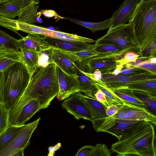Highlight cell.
Listing matches in <instances>:
<instances>
[{"label": "cell", "mask_w": 156, "mask_h": 156, "mask_svg": "<svg viewBox=\"0 0 156 156\" xmlns=\"http://www.w3.org/2000/svg\"><path fill=\"white\" fill-rule=\"evenodd\" d=\"M141 0H125L119 8L112 13L113 26L126 24L129 22L138 5Z\"/></svg>", "instance_id": "cell-15"}, {"label": "cell", "mask_w": 156, "mask_h": 156, "mask_svg": "<svg viewBox=\"0 0 156 156\" xmlns=\"http://www.w3.org/2000/svg\"><path fill=\"white\" fill-rule=\"evenodd\" d=\"M156 79V73L150 72L133 75H115L110 73L102 74V81L110 89L119 87L141 80Z\"/></svg>", "instance_id": "cell-8"}, {"label": "cell", "mask_w": 156, "mask_h": 156, "mask_svg": "<svg viewBox=\"0 0 156 156\" xmlns=\"http://www.w3.org/2000/svg\"><path fill=\"white\" fill-rule=\"evenodd\" d=\"M135 66L142 68L150 72L156 73V64L150 63L146 60Z\"/></svg>", "instance_id": "cell-42"}, {"label": "cell", "mask_w": 156, "mask_h": 156, "mask_svg": "<svg viewBox=\"0 0 156 156\" xmlns=\"http://www.w3.org/2000/svg\"><path fill=\"white\" fill-rule=\"evenodd\" d=\"M17 40L0 29V44L2 46L11 51H17L19 49Z\"/></svg>", "instance_id": "cell-34"}, {"label": "cell", "mask_w": 156, "mask_h": 156, "mask_svg": "<svg viewBox=\"0 0 156 156\" xmlns=\"http://www.w3.org/2000/svg\"><path fill=\"white\" fill-rule=\"evenodd\" d=\"M119 87L142 91L156 96V79L134 82Z\"/></svg>", "instance_id": "cell-24"}, {"label": "cell", "mask_w": 156, "mask_h": 156, "mask_svg": "<svg viewBox=\"0 0 156 156\" xmlns=\"http://www.w3.org/2000/svg\"><path fill=\"white\" fill-rule=\"evenodd\" d=\"M9 111L6 109L2 104L0 103V135L9 125Z\"/></svg>", "instance_id": "cell-36"}, {"label": "cell", "mask_w": 156, "mask_h": 156, "mask_svg": "<svg viewBox=\"0 0 156 156\" xmlns=\"http://www.w3.org/2000/svg\"><path fill=\"white\" fill-rule=\"evenodd\" d=\"M23 125L8 126L4 131L0 135V150L20 130Z\"/></svg>", "instance_id": "cell-31"}, {"label": "cell", "mask_w": 156, "mask_h": 156, "mask_svg": "<svg viewBox=\"0 0 156 156\" xmlns=\"http://www.w3.org/2000/svg\"><path fill=\"white\" fill-rule=\"evenodd\" d=\"M5 0H0V2L4 1Z\"/></svg>", "instance_id": "cell-54"}, {"label": "cell", "mask_w": 156, "mask_h": 156, "mask_svg": "<svg viewBox=\"0 0 156 156\" xmlns=\"http://www.w3.org/2000/svg\"><path fill=\"white\" fill-rule=\"evenodd\" d=\"M45 40L54 48L72 52L94 48L95 46L94 44H92L76 43L46 36Z\"/></svg>", "instance_id": "cell-19"}, {"label": "cell", "mask_w": 156, "mask_h": 156, "mask_svg": "<svg viewBox=\"0 0 156 156\" xmlns=\"http://www.w3.org/2000/svg\"><path fill=\"white\" fill-rule=\"evenodd\" d=\"M61 146V144L60 143H58L56 144L54 147H50L48 148L49 155H53L55 154V152L58 150Z\"/></svg>", "instance_id": "cell-47"}, {"label": "cell", "mask_w": 156, "mask_h": 156, "mask_svg": "<svg viewBox=\"0 0 156 156\" xmlns=\"http://www.w3.org/2000/svg\"><path fill=\"white\" fill-rule=\"evenodd\" d=\"M88 60L75 61L76 66V77L80 91L84 94L94 95L98 90L96 85V82L84 73Z\"/></svg>", "instance_id": "cell-13"}, {"label": "cell", "mask_w": 156, "mask_h": 156, "mask_svg": "<svg viewBox=\"0 0 156 156\" xmlns=\"http://www.w3.org/2000/svg\"><path fill=\"white\" fill-rule=\"evenodd\" d=\"M62 106L63 109L78 120L83 119L92 122L93 121L90 112L76 93L64 100L62 103Z\"/></svg>", "instance_id": "cell-12"}, {"label": "cell", "mask_w": 156, "mask_h": 156, "mask_svg": "<svg viewBox=\"0 0 156 156\" xmlns=\"http://www.w3.org/2000/svg\"><path fill=\"white\" fill-rule=\"evenodd\" d=\"M53 48L52 55L53 62L65 73L76 76V66L75 61L62 50Z\"/></svg>", "instance_id": "cell-16"}, {"label": "cell", "mask_w": 156, "mask_h": 156, "mask_svg": "<svg viewBox=\"0 0 156 156\" xmlns=\"http://www.w3.org/2000/svg\"><path fill=\"white\" fill-rule=\"evenodd\" d=\"M3 73L0 72V103L2 104L3 101Z\"/></svg>", "instance_id": "cell-48"}, {"label": "cell", "mask_w": 156, "mask_h": 156, "mask_svg": "<svg viewBox=\"0 0 156 156\" xmlns=\"http://www.w3.org/2000/svg\"><path fill=\"white\" fill-rule=\"evenodd\" d=\"M0 25L18 34L20 30L27 33L38 34L47 37L50 30L45 27L20 21L11 20L0 16Z\"/></svg>", "instance_id": "cell-11"}, {"label": "cell", "mask_w": 156, "mask_h": 156, "mask_svg": "<svg viewBox=\"0 0 156 156\" xmlns=\"http://www.w3.org/2000/svg\"><path fill=\"white\" fill-rule=\"evenodd\" d=\"M53 47L39 53V67H44L49 64L53 63L52 60Z\"/></svg>", "instance_id": "cell-35"}, {"label": "cell", "mask_w": 156, "mask_h": 156, "mask_svg": "<svg viewBox=\"0 0 156 156\" xmlns=\"http://www.w3.org/2000/svg\"><path fill=\"white\" fill-rule=\"evenodd\" d=\"M39 7V4L32 3L21 8L17 16L18 20L32 24L37 23L36 14Z\"/></svg>", "instance_id": "cell-26"}, {"label": "cell", "mask_w": 156, "mask_h": 156, "mask_svg": "<svg viewBox=\"0 0 156 156\" xmlns=\"http://www.w3.org/2000/svg\"><path fill=\"white\" fill-rule=\"evenodd\" d=\"M45 37L40 34H29L17 40L19 48L30 49L40 53L52 47L45 40Z\"/></svg>", "instance_id": "cell-14"}, {"label": "cell", "mask_w": 156, "mask_h": 156, "mask_svg": "<svg viewBox=\"0 0 156 156\" xmlns=\"http://www.w3.org/2000/svg\"><path fill=\"white\" fill-rule=\"evenodd\" d=\"M24 149H21L17 151L13 156H23L24 154Z\"/></svg>", "instance_id": "cell-50"}, {"label": "cell", "mask_w": 156, "mask_h": 156, "mask_svg": "<svg viewBox=\"0 0 156 156\" xmlns=\"http://www.w3.org/2000/svg\"><path fill=\"white\" fill-rule=\"evenodd\" d=\"M20 61L19 51L7 53L0 57V72Z\"/></svg>", "instance_id": "cell-32"}, {"label": "cell", "mask_w": 156, "mask_h": 156, "mask_svg": "<svg viewBox=\"0 0 156 156\" xmlns=\"http://www.w3.org/2000/svg\"><path fill=\"white\" fill-rule=\"evenodd\" d=\"M12 52L15 51L8 49L2 46L0 44V54L8 53Z\"/></svg>", "instance_id": "cell-49"}, {"label": "cell", "mask_w": 156, "mask_h": 156, "mask_svg": "<svg viewBox=\"0 0 156 156\" xmlns=\"http://www.w3.org/2000/svg\"><path fill=\"white\" fill-rule=\"evenodd\" d=\"M59 92L56 97L59 101L64 100L80 91L76 76L63 71L56 65Z\"/></svg>", "instance_id": "cell-10"}, {"label": "cell", "mask_w": 156, "mask_h": 156, "mask_svg": "<svg viewBox=\"0 0 156 156\" xmlns=\"http://www.w3.org/2000/svg\"><path fill=\"white\" fill-rule=\"evenodd\" d=\"M41 118L27 124L0 150V156H13L21 149L24 150L30 144L31 136L38 126Z\"/></svg>", "instance_id": "cell-6"}, {"label": "cell", "mask_w": 156, "mask_h": 156, "mask_svg": "<svg viewBox=\"0 0 156 156\" xmlns=\"http://www.w3.org/2000/svg\"><path fill=\"white\" fill-rule=\"evenodd\" d=\"M94 50L99 53H120L124 54L127 52L122 47L112 44H96Z\"/></svg>", "instance_id": "cell-33"}, {"label": "cell", "mask_w": 156, "mask_h": 156, "mask_svg": "<svg viewBox=\"0 0 156 156\" xmlns=\"http://www.w3.org/2000/svg\"><path fill=\"white\" fill-rule=\"evenodd\" d=\"M7 53H2V54H0V57L4 55V54H6Z\"/></svg>", "instance_id": "cell-53"}, {"label": "cell", "mask_w": 156, "mask_h": 156, "mask_svg": "<svg viewBox=\"0 0 156 156\" xmlns=\"http://www.w3.org/2000/svg\"><path fill=\"white\" fill-rule=\"evenodd\" d=\"M140 56V55L132 51L125 53L123 57L117 60L119 64L125 65L127 63L135 61Z\"/></svg>", "instance_id": "cell-39"}, {"label": "cell", "mask_w": 156, "mask_h": 156, "mask_svg": "<svg viewBox=\"0 0 156 156\" xmlns=\"http://www.w3.org/2000/svg\"><path fill=\"white\" fill-rule=\"evenodd\" d=\"M142 121H143L117 119L116 121L115 124L106 130L105 132L113 135L119 140L138 124Z\"/></svg>", "instance_id": "cell-21"}, {"label": "cell", "mask_w": 156, "mask_h": 156, "mask_svg": "<svg viewBox=\"0 0 156 156\" xmlns=\"http://www.w3.org/2000/svg\"><path fill=\"white\" fill-rule=\"evenodd\" d=\"M94 95L97 100L104 105L106 108L109 106L106 100L105 94L101 90H98Z\"/></svg>", "instance_id": "cell-45"}, {"label": "cell", "mask_w": 156, "mask_h": 156, "mask_svg": "<svg viewBox=\"0 0 156 156\" xmlns=\"http://www.w3.org/2000/svg\"><path fill=\"white\" fill-rule=\"evenodd\" d=\"M123 103L125 111V119L148 121L155 126L156 115L146 108Z\"/></svg>", "instance_id": "cell-17"}, {"label": "cell", "mask_w": 156, "mask_h": 156, "mask_svg": "<svg viewBox=\"0 0 156 156\" xmlns=\"http://www.w3.org/2000/svg\"><path fill=\"white\" fill-rule=\"evenodd\" d=\"M58 92L56 65L51 63L40 68L33 75L15 106L36 99L42 109L46 108L48 107Z\"/></svg>", "instance_id": "cell-2"}, {"label": "cell", "mask_w": 156, "mask_h": 156, "mask_svg": "<svg viewBox=\"0 0 156 156\" xmlns=\"http://www.w3.org/2000/svg\"><path fill=\"white\" fill-rule=\"evenodd\" d=\"M41 14H43L46 17H55V19L64 18L58 15L55 12L52 10H41L40 12H37V15Z\"/></svg>", "instance_id": "cell-43"}, {"label": "cell", "mask_w": 156, "mask_h": 156, "mask_svg": "<svg viewBox=\"0 0 156 156\" xmlns=\"http://www.w3.org/2000/svg\"><path fill=\"white\" fill-rule=\"evenodd\" d=\"M156 40L150 44L147 48L142 51L141 56L143 57H156Z\"/></svg>", "instance_id": "cell-40"}, {"label": "cell", "mask_w": 156, "mask_h": 156, "mask_svg": "<svg viewBox=\"0 0 156 156\" xmlns=\"http://www.w3.org/2000/svg\"><path fill=\"white\" fill-rule=\"evenodd\" d=\"M76 24L89 29L93 33L102 30L113 27L114 20L112 17L105 20L98 22H92L80 20L76 18L69 17L66 18Z\"/></svg>", "instance_id": "cell-23"}, {"label": "cell", "mask_w": 156, "mask_h": 156, "mask_svg": "<svg viewBox=\"0 0 156 156\" xmlns=\"http://www.w3.org/2000/svg\"><path fill=\"white\" fill-rule=\"evenodd\" d=\"M118 59L113 58L94 57L87 62V65L91 73L94 70H100L102 74L112 73L119 63Z\"/></svg>", "instance_id": "cell-18"}, {"label": "cell", "mask_w": 156, "mask_h": 156, "mask_svg": "<svg viewBox=\"0 0 156 156\" xmlns=\"http://www.w3.org/2000/svg\"><path fill=\"white\" fill-rule=\"evenodd\" d=\"M133 91L136 96L143 103L145 108L156 115V96L142 91L136 90Z\"/></svg>", "instance_id": "cell-28"}, {"label": "cell", "mask_w": 156, "mask_h": 156, "mask_svg": "<svg viewBox=\"0 0 156 156\" xmlns=\"http://www.w3.org/2000/svg\"><path fill=\"white\" fill-rule=\"evenodd\" d=\"M21 8L10 2L4 0L0 2V16L13 20L17 16Z\"/></svg>", "instance_id": "cell-30"}, {"label": "cell", "mask_w": 156, "mask_h": 156, "mask_svg": "<svg viewBox=\"0 0 156 156\" xmlns=\"http://www.w3.org/2000/svg\"><path fill=\"white\" fill-rule=\"evenodd\" d=\"M48 37L76 43L90 44L95 42L94 40L78 36L76 34L51 30Z\"/></svg>", "instance_id": "cell-25"}, {"label": "cell", "mask_w": 156, "mask_h": 156, "mask_svg": "<svg viewBox=\"0 0 156 156\" xmlns=\"http://www.w3.org/2000/svg\"><path fill=\"white\" fill-rule=\"evenodd\" d=\"M110 89L123 103L145 108L143 103L134 94L133 90L123 87Z\"/></svg>", "instance_id": "cell-22"}, {"label": "cell", "mask_w": 156, "mask_h": 156, "mask_svg": "<svg viewBox=\"0 0 156 156\" xmlns=\"http://www.w3.org/2000/svg\"><path fill=\"white\" fill-rule=\"evenodd\" d=\"M19 51L20 61L25 66L32 78L39 67V52L30 49Z\"/></svg>", "instance_id": "cell-20"}, {"label": "cell", "mask_w": 156, "mask_h": 156, "mask_svg": "<svg viewBox=\"0 0 156 156\" xmlns=\"http://www.w3.org/2000/svg\"><path fill=\"white\" fill-rule=\"evenodd\" d=\"M119 74V75H136L146 73L149 71L141 68L129 66L127 64L124 65Z\"/></svg>", "instance_id": "cell-38"}, {"label": "cell", "mask_w": 156, "mask_h": 156, "mask_svg": "<svg viewBox=\"0 0 156 156\" xmlns=\"http://www.w3.org/2000/svg\"><path fill=\"white\" fill-rule=\"evenodd\" d=\"M128 22L132 40L141 55L156 40V0L140 2Z\"/></svg>", "instance_id": "cell-3"}, {"label": "cell", "mask_w": 156, "mask_h": 156, "mask_svg": "<svg viewBox=\"0 0 156 156\" xmlns=\"http://www.w3.org/2000/svg\"><path fill=\"white\" fill-rule=\"evenodd\" d=\"M93 147L91 145L83 147L78 150L76 156H89Z\"/></svg>", "instance_id": "cell-44"}, {"label": "cell", "mask_w": 156, "mask_h": 156, "mask_svg": "<svg viewBox=\"0 0 156 156\" xmlns=\"http://www.w3.org/2000/svg\"><path fill=\"white\" fill-rule=\"evenodd\" d=\"M119 107L115 105H109L106 108V112L107 115L108 116H111L117 112Z\"/></svg>", "instance_id": "cell-46"}, {"label": "cell", "mask_w": 156, "mask_h": 156, "mask_svg": "<svg viewBox=\"0 0 156 156\" xmlns=\"http://www.w3.org/2000/svg\"><path fill=\"white\" fill-rule=\"evenodd\" d=\"M20 7L21 8L32 3H39L40 0H5Z\"/></svg>", "instance_id": "cell-41"}, {"label": "cell", "mask_w": 156, "mask_h": 156, "mask_svg": "<svg viewBox=\"0 0 156 156\" xmlns=\"http://www.w3.org/2000/svg\"><path fill=\"white\" fill-rule=\"evenodd\" d=\"M148 61L150 63L156 64V57H154L150 58Z\"/></svg>", "instance_id": "cell-51"}, {"label": "cell", "mask_w": 156, "mask_h": 156, "mask_svg": "<svg viewBox=\"0 0 156 156\" xmlns=\"http://www.w3.org/2000/svg\"><path fill=\"white\" fill-rule=\"evenodd\" d=\"M155 126L143 121L113 144L111 150L117 156H156Z\"/></svg>", "instance_id": "cell-1"}, {"label": "cell", "mask_w": 156, "mask_h": 156, "mask_svg": "<svg viewBox=\"0 0 156 156\" xmlns=\"http://www.w3.org/2000/svg\"><path fill=\"white\" fill-rule=\"evenodd\" d=\"M107 33L98 38L96 44H112L122 47L127 52L132 51L140 54L138 48L134 43L131 36L130 23L120 24L109 28Z\"/></svg>", "instance_id": "cell-5"}, {"label": "cell", "mask_w": 156, "mask_h": 156, "mask_svg": "<svg viewBox=\"0 0 156 156\" xmlns=\"http://www.w3.org/2000/svg\"><path fill=\"white\" fill-rule=\"evenodd\" d=\"M96 85L98 89L101 90L105 94L109 106L115 105L119 107L123 105V103L121 100L102 81L101 83L96 82Z\"/></svg>", "instance_id": "cell-29"}, {"label": "cell", "mask_w": 156, "mask_h": 156, "mask_svg": "<svg viewBox=\"0 0 156 156\" xmlns=\"http://www.w3.org/2000/svg\"><path fill=\"white\" fill-rule=\"evenodd\" d=\"M2 73V104L10 111L17 103L31 77L27 68L20 61L12 65Z\"/></svg>", "instance_id": "cell-4"}, {"label": "cell", "mask_w": 156, "mask_h": 156, "mask_svg": "<svg viewBox=\"0 0 156 156\" xmlns=\"http://www.w3.org/2000/svg\"><path fill=\"white\" fill-rule=\"evenodd\" d=\"M76 93L90 112L93 119L92 122L93 127L97 131L108 116L106 112V108L98 101L93 94H84L80 91Z\"/></svg>", "instance_id": "cell-9"}, {"label": "cell", "mask_w": 156, "mask_h": 156, "mask_svg": "<svg viewBox=\"0 0 156 156\" xmlns=\"http://www.w3.org/2000/svg\"><path fill=\"white\" fill-rule=\"evenodd\" d=\"M94 49L74 52L61 50L75 61L80 62L89 60L94 57L101 56L105 53L98 52Z\"/></svg>", "instance_id": "cell-27"}, {"label": "cell", "mask_w": 156, "mask_h": 156, "mask_svg": "<svg viewBox=\"0 0 156 156\" xmlns=\"http://www.w3.org/2000/svg\"><path fill=\"white\" fill-rule=\"evenodd\" d=\"M42 109L39 101L36 99L15 106L9 111V125H23Z\"/></svg>", "instance_id": "cell-7"}, {"label": "cell", "mask_w": 156, "mask_h": 156, "mask_svg": "<svg viewBox=\"0 0 156 156\" xmlns=\"http://www.w3.org/2000/svg\"><path fill=\"white\" fill-rule=\"evenodd\" d=\"M111 154L106 145L98 144L94 146L89 156H111Z\"/></svg>", "instance_id": "cell-37"}, {"label": "cell", "mask_w": 156, "mask_h": 156, "mask_svg": "<svg viewBox=\"0 0 156 156\" xmlns=\"http://www.w3.org/2000/svg\"><path fill=\"white\" fill-rule=\"evenodd\" d=\"M153 0H141V2H146L151 1Z\"/></svg>", "instance_id": "cell-52"}]
</instances>
